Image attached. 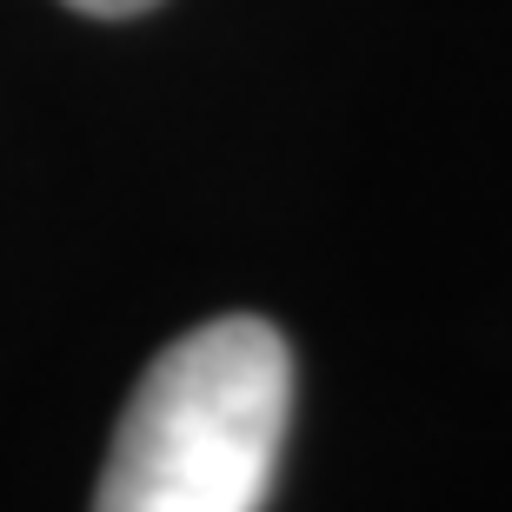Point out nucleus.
I'll return each instance as SVG.
<instances>
[{"label": "nucleus", "mask_w": 512, "mask_h": 512, "mask_svg": "<svg viewBox=\"0 0 512 512\" xmlns=\"http://www.w3.org/2000/svg\"><path fill=\"white\" fill-rule=\"evenodd\" d=\"M293 413V353L233 313L173 340L120 413L94 512H260Z\"/></svg>", "instance_id": "f257e3e1"}, {"label": "nucleus", "mask_w": 512, "mask_h": 512, "mask_svg": "<svg viewBox=\"0 0 512 512\" xmlns=\"http://www.w3.org/2000/svg\"><path fill=\"white\" fill-rule=\"evenodd\" d=\"M67 7H80V14H94V20H133V14H147V7H160V0H67Z\"/></svg>", "instance_id": "f03ea898"}]
</instances>
